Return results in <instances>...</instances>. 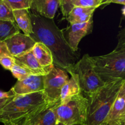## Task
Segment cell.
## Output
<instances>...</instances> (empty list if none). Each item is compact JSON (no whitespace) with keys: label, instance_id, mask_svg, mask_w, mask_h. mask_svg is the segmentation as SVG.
<instances>
[{"label":"cell","instance_id":"4","mask_svg":"<svg viewBox=\"0 0 125 125\" xmlns=\"http://www.w3.org/2000/svg\"><path fill=\"white\" fill-rule=\"evenodd\" d=\"M91 57L96 73L105 83L125 79V49H115L107 54Z\"/></svg>","mask_w":125,"mask_h":125},{"label":"cell","instance_id":"29","mask_svg":"<svg viewBox=\"0 0 125 125\" xmlns=\"http://www.w3.org/2000/svg\"><path fill=\"white\" fill-rule=\"evenodd\" d=\"M15 95L10 90L9 92H4L2 90H0V99H4V98H11L14 96Z\"/></svg>","mask_w":125,"mask_h":125},{"label":"cell","instance_id":"5","mask_svg":"<svg viewBox=\"0 0 125 125\" xmlns=\"http://www.w3.org/2000/svg\"><path fill=\"white\" fill-rule=\"evenodd\" d=\"M89 100L82 92L73 96L69 102L56 109L58 123L64 125H85L87 118Z\"/></svg>","mask_w":125,"mask_h":125},{"label":"cell","instance_id":"30","mask_svg":"<svg viewBox=\"0 0 125 125\" xmlns=\"http://www.w3.org/2000/svg\"><path fill=\"white\" fill-rule=\"evenodd\" d=\"M14 96H13V97H11V98H9L0 99V112H1V109H2L4 107V106L6 104L8 103L11 100H12Z\"/></svg>","mask_w":125,"mask_h":125},{"label":"cell","instance_id":"36","mask_svg":"<svg viewBox=\"0 0 125 125\" xmlns=\"http://www.w3.org/2000/svg\"><path fill=\"white\" fill-rule=\"evenodd\" d=\"M107 125L105 124V123H102V124H100V125Z\"/></svg>","mask_w":125,"mask_h":125},{"label":"cell","instance_id":"23","mask_svg":"<svg viewBox=\"0 0 125 125\" xmlns=\"http://www.w3.org/2000/svg\"><path fill=\"white\" fill-rule=\"evenodd\" d=\"M103 0H72V3L74 7H92L98 8L101 6Z\"/></svg>","mask_w":125,"mask_h":125},{"label":"cell","instance_id":"18","mask_svg":"<svg viewBox=\"0 0 125 125\" xmlns=\"http://www.w3.org/2000/svg\"><path fill=\"white\" fill-rule=\"evenodd\" d=\"M13 13L16 24L24 34L27 35L33 34L32 21L28 9L15 10H13Z\"/></svg>","mask_w":125,"mask_h":125},{"label":"cell","instance_id":"16","mask_svg":"<svg viewBox=\"0 0 125 125\" xmlns=\"http://www.w3.org/2000/svg\"><path fill=\"white\" fill-rule=\"evenodd\" d=\"M60 104H50L46 109L32 118L33 123L38 125H56L58 124L56 109Z\"/></svg>","mask_w":125,"mask_h":125},{"label":"cell","instance_id":"9","mask_svg":"<svg viewBox=\"0 0 125 125\" xmlns=\"http://www.w3.org/2000/svg\"><path fill=\"white\" fill-rule=\"evenodd\" d=\"M5 42L10 54L14 57L31 51L36 43V42L31 37L20 32L7 39Z\"/></svg>","mask_w":125,"mask_h":125},{"label":"cell","instance_id":"3","mask_svg":"<svg viewBox=\"0 0 125 125\" xmlns=\"http://www.w3.org/2000/svg\"><path fill=\"white\" fill-rule=\"evenodd\" d=\"M124 80L118 79L105 83L100 90L89 98L85 125H99L105 123Z\"/></svg>","mask_w":125,"mask_h":125},{"label":"cell","instance_id":"37","mask_svg":"<svg viewBox=\"0 0 125 125\" xmlns=\"http://www.w3.org/2000/svg\"><path fill=\"white\" fill-rule=\"evenodd\" d=\"M56 125H64L61 124V123H58V124H56Z\"/></svg>","mask_w":125,"mask_h":125},{"label":"cell","instance_id":"7","mask_svg":"<svg viewBox=\"0 0 125 125\" xmlns=\"http://www.w3.org/2000/svg\"><path fill=\"white\" fill-rule=\"evenodd\" d=\"M68 79L66 71L55 65L44 76V93L50 104H60L61 88Z\"/></svg>","mask_w":125,"mask_h":125},{"label":"cell","instance_id":"21","mask_svg":"<svg viewBox=\"0 0 125 125\" xmlns=\"http://www.w3.org/2000/svg\"><path fill=\"white\" fill-rule=\"evenodd\" d=\"M10 71L12 73V75L17 78V81H22L30 75H33L28 70L17 63L13 65Z\"/></svg>","mask_w":125,"mask_h":125},{"label":"cell","instance_id":"34","mask_svg":"<svg viewBox=\"0 0 125 125\" xmlns=\"http://www.w3.org/2000/svg\"><path fill=\"white\" fill-rule=\"evenodd\" d=\"M122 13H123V15L125 17V7H124V8L123 9Z\"/></svg>","mask_w":125,"mask_h":125},{"label":"cell","instance_id":"40","mask_svg":"<svg viewBox=\"0 0 125 125\" xmlns=\"http://www.w3.org/2000/svg\"><path fill=\"white\" fill-rule=\"evenodd\" d=\"M34 125H37V124H34Z\"/></svg>","mask_w":125,"mask_h":125},{"label":"cell","instance_id":"1","mask_svg":"<svg viewBox=\"0 0 125 125\" xmlns=\"http://www.w3.org/2000/svg\"><path fill=\"white\" fill-rule=\"evenodd\" d=\"M33 34L31 37L36 42L42 43L51 51L53 63L65 70L73 67L78 58L64 36L62 30L59 29L52 19L37 13H30Z\"/></svg>","mask_w":125,"mask_h":125},{"label":"cell","instance_id":"38","mask_svg":"<svg viewBox=\"0 0 125 125\" xmlns=\"http://www.w3.org/2000/svg\"><path fill=\"white\" fill-rule=\"evenodd\" d=\"M125 117V114L123 115V117H121V118H123V117ZM121 118H120V119H121Z\"/></svg>","mask_w":125,"mask_h":125},{"label":"cell","instance_id":"19","mask_svg":"<svg viewBox=\"0 0 125 125\" xmlns=\"http://www.w3.org/2000/svg\"><path fill=\"white\" fill-rule=\"evenodd\" d=\"M18 33L20 29L15 22L0 20V42H5Z\"/></svg>","mask_w":125,"mask_h":125},{"label":"cell","instance_id":"25","mask_svg":"<svg viewBox=\"0 0 125 125\" xmlns=\"http://www.w3.org/2000/svg\"><path fill=\"white\" fill-rule=\"evenodd\" d=\"M60 6L61 7V11L65 17H67L74 7L72 3V0H60Z\"/></svg>","mask_w":125,"mask_h":125},{"label":"cell","instance_id":"32","mask_svg":"<svg viewBox=\"0 0 125 125\" xmlns=\"http://www.w3.org/2000/svg\"><path fill=\"white\" fill-rule=\"evenodd\" d=\"M113 125H125V123L123 122V121L120 120L118 121L117 122H116L115 123H114Z\"/></svg>","mask_w":125,"mask_h":125},{"label":"cell","instance_id":"33","mask_svg":"<svg viewBox=\"0 0 125 125\" xmlns=\"http://www.w3.org/2000/svg\"><path fill=\"white\" fill-rule=\"evenodd\" d=\"M110 0H103L102 1V4L101 5H103V4H108V3H109V2L110 1Z\"/></svg>","mask_w":125,"mask_h":125},{"label":"cell","instance_id":"14","mask_svg":"<svg viewBox=\"0 0 125 125\" xmlns=\"http://www.w3.org/2000/svg\"><path fill=\"white\" fill-rule=\"evenodd\" d=\"M60 0H32L31 8L39 15L53 19L60 6Z\"/></svg>","mask_w":125,"mask_h":125},{"label":"cell","instance_id":"41","mask_svg":"<svg viewBox=\"0 0 125 125\" xmlns=\"http://www.w3.org/2000/svg\"></svg>","mask_w":125,"mask_h":125},{"label":"cell","instance_id":"13","mask_svg":"<svg viewBox=\"0 0 125 125\" xmlns=\"http://www.w3.org/2000/svg\"><path fill=\"white\" fill-rule=\"evenodd\" d=\"M125 113V79L105 120L107 125H113L120 120Z\"/></svg>","mask_w":125,"mask_h":125},{"label":"cell","instance_id":"24","mask_svg":"<svg viewBox=\"0 0 125 125\" xmlns=\"http://www.w3.org/2000/svg\"><path fill=\"white\" fill-rule=\"evenodd\" d=\"M15 63V58L12 55H6L0 58V64L4 69L7 70H11Z\"/></svg>","mask_w":125,"mask_h":125},{"label":"cell","instance_id":"12","mask_svg":"<svg viewBox=\"0 0 125 125\" xmlns=\"http://www.w3.org/2000/svg\"><path fill=\"white\" fill-rule=\"evenodd\" d=\"M14 58L15 63L26 68L33 75L45 76L53 68H44L42 67L34 57L32 51L25 54Z\"/></svg>","mask_w":125,"mask_h":125},{"label":"cell","instance_id":"15","mask_svg":"<svg viewBox=\"0 0 125 125\" xmlns=\"http://www.w3.org/2000/svg\"><path fill=\"white\" fill-rule=\"evenodd\" d=\"M32 52L42 67L47 68H52L54 67L55 65L52 54L50 50L42 43L36 42Z\"/></svg>","mask_w":125,"mask_h":125},{"label":"cell","instance_id":"28","mask_svg":"<svg viewBox=\"0 0 125 125\" xmlns=\"http://www.w3.org/2000/svg\"><path fill=\"white\" fill-rule=\"evenodd\" d=\"M6 55H11L5 42H0V58Z\"/></svg>","mask_w":125,"mask_h":125},{"label":"cell","instance_id":"35","mask_svg":"<svg viewBox=\"0 0 125 125\" xmlns=\"http://www.w3.org/2000/svg\"><path fill=\"white\" fill-rule=\"evenodd\" d=\"M120 120H122V121H123V122L125 123V117H123V118H121Z\"/></svg>","mask_w":125,"mask_h":125},{"label":"cell","instance_id":"20","mask_svg":"<svg viewBox=\"0 0 125 125\" xmlns=\"http://www.w3.org/2000/svg\"><path fill=\"white\" fill-rule=\"evenodd\" d=\"M0 20L15 22L13 10L4 0H0Z\"/></svg>","mask_w":125,"mask_h":125},{"label":"cell","instance_id":"17","mask_svg":"<svg viewBox=\"0 0 125 125\" xmlns=\"http://www.w3.org/2000/svg\"><path fill=\"white\" fill-rule=\"evenodd\" d=\"M95 9L92 7H74L67 17V20L71 24L86 23L91 19Z\"/></svg>","mask_w":125,"mask_h":125},{"label":"cell","instance_id":"2","mask_svg":"<svg viewBox=\"0 0 125 125\" xmlns=\"http://www.w3.org/2000/svg\"><path fill=\"white\" fill-rule=\"evenodd\" d=\"M51 104L44 92L15 96L0 112V122L4 123L24 117L34 118Z\"/></svg>","mask_w":125,"mask_h":125},{"label":"cell","instance_id":"39","mask_svg":"<svg viewBox=\"0 0 125 125\" xmlns=\"http://www.w3.org/2000/svg\"><path fill=\"white\" fill-rule=\"evenodd\" d=\"M81 125V124H76V125Z\"/></svg>","mask_w":125,"mask_h":125},{"label":"cell","instance_id":"8","mask_svg":"<svg viewBox=\"0 0 125 125\" xmlns=\"http://www.w3.org/2000/svg\"><path fill=\"white\" fill-rule=\"evenodd\" d=\"M93 18L83 23L71 24L63 32L64 36L69 46L74 52H77L80 40L91 31Z\"/></svg>","mask_w":125,"mask_h":125},{"label":"cell","instance_id":"27","mask_svg":"<svg viewBox=\"0 0 125 125\" xmlns=\"http://www.w3.org/2000/svg\"><path fill=\"white\" fill-rule=\"evenodd\" d=\"M118 42L115 49H125V29L121 30L118 35Z\"/></svg>","mask_w":125,"mask_h":125},{"label":"cell","instance_id":"31","mask_svg":"<svg viewBox=\"0 0 125 125\" xmlns=\"http://www.w3.org/2000/svg\"><path fill=\"white\" fill-rule=\"evenodd\" d=\"M110 3L120 4H123L125 6V0H110L108 4Z\"/></svg>","mask_w":125,"mask_h":125},{"label":"cell","instance_id":"26","mask_svg":"<svg viewBox=\"0 0 125 125\" xmlns=\"http://www.w3.org/2000/svg\"><path fill=\"white\" fill-rule=\"evenodd\" d=\"M4 125H34L31 118L24 117L4 123Z\"/></svg>","mask_w":125,"mask_h":125},{"label":"cell","instance_id":"22","mask_svg":"<svg viewBox=\"0 0 125 125\" xmlns=\"http://www.w3.org/2000/svg\"><path fill=\"white\" fill-rule=\"evenodd\" d=\"M13 10L29 9L31 8L32 0H4Z\"/></svg>","mask_w":125,"mask_h":125},{"label":"cell","instance_id":"11","mask_svg":"<svg viewBox=\"0 0 125 125\" xmlns=\"http://www.w3.org/2000/svg\"><path fill=\"white\" fill-rule=\"evenodd\" d=\"M66 71L70 73L71 77L70 79H67L61 88L60 104H64L67 103L73 96L82 93L78 76L73 70L72 67L67 68Z\"/></svg>","mask_w":125,"mask_h":125},{"label":"cell","instance_id":"10","mask_svg":"<svg viewBox=\"0 0 125 125\" xmlns=\"http://www.w3.org/2000/svg\"><path fill=\"white\" fill-rule=\"evenodd\" d=\"M44 76L30 75L22 81H17L11 88L15 96L44 92Z\"/></svg>","mask_w":125,"mask_h":125},{"label":"cell","instance_id":"6","mask_svg":"<svg viewBox=\"0 0 125 125\" xmlns=\"http://www.w3.org/2000/svg\"><path fill=\"white\" fill-rule=\"evenodd\" d=\"M72 68L78 76L82 92L89 98L105 85V83L96 73L92 57L88 54H85Z\"/></svg>","mask_w":125,"mask_h":125}]
</instances>
